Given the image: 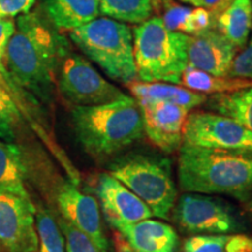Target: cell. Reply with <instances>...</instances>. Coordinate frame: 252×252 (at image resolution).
<instances>
[{
    "instance_id": "obj_1",
    "label": "cell",
    "mask_w": 252,
    "mask_h": 252,
    "mask_svg": "<svg viewBox=\"0 0 252 252\" xmlns=\"http://www.w3.org/2000/svg\"><path fill=\"white\" fill-rule=\"evenodd\" d=\"M17 18L4 64L23 89L40 103H50L59 64L69 50L68 43L56 28L36 12H28Z\"/></svg>"
},
{
    "instance_id": "obj_2",
    "label": "cell",
    "mask_w": 252,
    "mask_h": 252,
    "mask_svg": "<svg viewBox=\"0 0 252 252\" xmlns=\"http://www.w3.org/2000/svg\"><path fill=\"white\" fill-rule=\"evenodd\" d=\"M178 176L187 193L230 195L239 201L252 193V153L182 144Z\"/></svg>"
},
{
    "instance_id": "obj_3",
    "label": "cell",
    "mask_w": 252,
    "mask_h": 252,
    "mask_svg": "<svg viewBox=\"0 0 252 252\" xmlns=\"http://www.w3.org/2000/svg\"><path fill=\"white\" fill-rule=\"evenodd\" d=\"M71 123L76 139L94 159L115 156L145 135L139 104L132 96L94 106H74Z\"/></svg>"
},
{
    "instance_id": "obj_4",
    "label": "cell",
    "mask_w": 252,
    "mask_h": 252,
    "mask_svg": "<svg viewBox=\"0 0 252 252\" xmlns=\"http://www.w3.org/2000/svg\"><path fill=\"white\" fill-rule=\"evenodd\" d=\"M132 32L137 80L180 84L188 65L189 35L168 30L159 17L147 19Z\"/></svg>"
},
{
    "instance_id": "obj_5",
    "label": "cell",
    "mask_w": 252,
    "mask_h": 252,
    "mask_svg": "<svg viewBox=\"0 0 252 252\" xmlns=\"http://www.w3.org/2000/svg\"><path fill=\"white\" fill-rule=\"evenodd\" d=\"M69 37L111 80L126 86L137 82L133 32L127 24L98 17L69 32Z\"/></svg>"
},
{
    "instance_id": "obj_6",
    "label": "cell",
    "mask_w": 252,
    "mask_h": 252,
    "mask_svg": "<svg viewBox=\"0 0 252 252\" xmlns=\"http://www.w3.org/2000/svg\"><path fill=\"white\" fill-rule=\"evenodd\" d=\"M109 173L137 195L153 216L168 219L178 189L172 176V162L167 158L132 153L113 161Z\"/></svg>"
},
{
    "instance_id": "obj_7",
    "label": "cell",
    "mask_w": 252,
    "mask_h": 252,
    "mask_svg": "<svg viewBox=\"0 0 252 252\" xmlns=\"http://www.w3.org/2000/svg\"><path fill=\"white\" fill-rule=\"evenodd\" d=\"M56 83L62 96L74 106L103 105L128 96L106 81L87 59L70 49L60 62Z\"/></svg>"
},
{
    "instance_id": "obj_8",
    "label": "cell",
    "mask_w": 252,
    "mask_h": 252,
    "mask_svg": "<svg viewBox=\"0 0 252 252\" xmlns=\"http://www.w3.org/2000/svg\"><path fill=\"white\" fill-rule=\"evenodd\" d=\"M184 143L235 152L252 153V132L235 119L216 112H189Z\"/></svg>"
},
{
    "instance_id": "obj_9",
    "label": "cell",
    "mask_w": 252,
    "mask_h": 252,
    "mask_svg": "<svg viewBox=\"0 0 252 252\" xmlns=\"http://www.w3.org/2000/svg\"><path fill=\"white\" fill-rule=\"evenodd\" d=\"M174 219L182 229L195 235L230 234L238 226L226 204L200 193L182 195L174 206Z\"/></svg>"
},
{
    "instance_id": "obj_10",
    "label": "cell",
    "mask_w": 252,
    "mask_h": 252,
    "mask_svg": "<svg viewBox=\"0 0 252 252\" xmlns=\"http://www.w3.org/2000/svg\"><path fill=\"white\" fill-rule=\"evenodd\" d=\"M32 200L0 194V245L5 252H35L39 236Z\"/></svg>"
},
{
    "instance_id": "obj_11",
    "label": "cell",
    "mask_w": 252,
    "mask_h": 252,
    "mask_svg": "<svg viewBox=\"0 0 252 252\" xmlns=\"http://www.w3.org/2000/svg\"><path fill=\"white\" fill-rule=\"evenodd\" d=\"M0 100L24 118L28 127L35 132L37 137H40V139L52 151L65 172L71 171L74 165L60 149L50 133L47 121L41 111V103L11 77L4 63L0 64Z\"/></svg>"
},
{
    "instance_id": "obj_12",
    "label": "cell",
    "mask_w": 252,
    "mask_h": 252,
    "mask_svg": "<svg viewBox=\"0 0 252 252\" xmlns=\"http://www.w3.org/2000/svg\"><path fill=\"white\" fill-rule=\"evenodd\" d=\"M56 203L62 219L86 234L100 252L109 251V243L104 235L102 216L97 200L78 189V186L67 181L56 195Z\"/></svg>"
},
{
    "instance_id": "obj_13",
    "label": "cell",
    "mask_w": 252,
    "mask_h": 252,
    "mask_svg": "<svg viewBox=\"0 0 252 252\" xmlns=\"http://www.w3.org/2000/svg\"><path fill=\"white\" fill-rule=\"evenodd\" d=\"M96 193L100 209L112 228L133 224L153 216L150 208L109 172L98 176Z\"/></svg>"
},
{
    "instance_id": "obj_14",
    "label": "cell",
    "mask_w": 252,
    "mask_h": 252,
    "mask_svg": "<svg viewBox=\"0 0 252 252\" xmlns=\"http://www.w3.org/2000/svg\"><path fill=\"white\" fill-rule=\"evenodd\" d=\"M143 116L145 135L163 152L180 150L189 110L172 103H138Z\"/></svg>"
},
{
    "instance_id": "obj_15",
    "label": "cell",
    "mask_w": 252,
    "mask_h": 252,
    "mask_svg": "<svg viewBox=\"0 0 252 252\" xmlns=\"http://www.w3.org/2000/svg\"><path fill=\"white\" fill-rule=\"evenodd\" d=\"M237 48L215 28L189 35L188 65L215 76H228Z\"/></svg>"
},
{
    "instance_id": "obj_16",
    "label": "cell",
    "mask_w": 252,
    "mask_h": 252,
    "mask_svg": "<svg viewBox=\"0 0 252 252\" xmlns=\"http://www.w3.org/2000/svg\"><path fill=\"white\" fill-rule=\"evenodd\" d=\"M122 252H176L179 237L173 226L161 220H144L116 228Z\"/></svg>"
},
{
    "instance_id": "obj_17",
    "label": "cell",
    "mask_w": 252,
    "mask_h": 252,
    "mask_svg": "<svg viewBox=\"0 0 252 252\" xmlns=\"http://www.w3.org/2000/svg\"><path fill=\"white\" fill-rule=\"evenodd\" d=\"M31 159L30 147L0 140V194L32 200L25 185Z\"/></svg>"
},
{
    "instance_id": "obj_18",
    "label": "cell",
    "mask_w": 252,
    "mask_h": 252,
    "mask_svg": "<svg viewBox=\"0 0 252 252\" xmlns=\"http://www.w3.org/2000/svg\"><path fill=\"white\" fill-rule=\"evenodd\" d=\"M132 97L138 103L165 102L184 106L190 111L207 102V96L195 93L179 84L165 82H134L128 86Z\"/></svg>"
},
{
    "instance_id": "obj_19",
    "label": "cell",
    "mask_w": 252,
    "mask_h": 252,
    "mask_svg": "<svg viewBox=\"0 0 252 252\" xmlns=\"http://www.w3.org/2000/svg\"><path fill=\"white\" fill-rule=\"evenodd\" d=\"M47 20L59 31L70 32L98 18V0H45Z\"/></svg>"
},
{
    "instance_id": "obj_20",
    "label": "cell",
    "mask_w": 252,
    "mask_h": 252,
    "mask_svg": "<svg viewBox=\"0 0 252 252\" xmlns=\"http://www.w3.org/2000/svg\"><path fill=\"white\" fill-rule=\"evenodd\" d=\"M214 28L237 49L247 46L252 30L251 0H234L215 17Z\"/></svg>"
},
{
    "instance_id": "obj_21",
    "label": "cell",
    "mask_w": 252,
    "mask_h": 252,
    "mask_svg": "<svg viewBox=\"0 0 252 252\" xmlns=\"http://www.w3.org/2000/svg\"><path fill=\"white\" fill-rule=\"evenodd\" d=\"M179 86L198 94H219L252 87V81L229 76H215L209 72L198 70L190 65H187L182 74Z\"/></svg>"
},
{
    "instance_id": "obj_22",
    "label": "cell",
    "mask_w": 252,
    "mask_h": 252,
    "mask_svg": "<svg viewBox=\"0 0 252 252\" xmlns=\"http://www.w3.org/2000/svg\"><path fill=\"white\" fill-rule=\"evenodd\" d=\"M206 103L214 112L235 119L252 132V87L213 94Z\"/></svg>"
},
{
    "instance_id": "obj_23",
    "label": "cell",
    "mask_w": 252,
    "mask_h": 252,
    "mask_svg": "<svg viewBox=\"0 0 252 252\" xmlns=\"http://www.w3.org/2000/svg\"><path fill=\"white\" fill-rule=\"evenodd\" d=\"M182 252H252V236L195 235L186 239Z\"/></svg>"
},
{
    "instance_id": "obj_24",
    "label": "cell",
    "mask_w": 252,
    "mask_h": 252,
    "mask_svg": "<svg viewBox=\"0 0 252 252\" xmlns=\"http://www.w3.org/2000/svg\"><path fill=\"white\" fill-rule=\"evenodd\" d=\"M103 17L124 24L139 25L151 18L152 0H98Z\"/></svg>"
},
{
    "instance_id": "obj_25",
    "label": "cell",
    "mask_w": 252,
    "mask_h": 252,
    "mask_svg": "<svg viewBox=\"0 0 252 252\" xmlns=\"http://www.w3.org/2000/svg\"><path fill=\"white\" fill-rule=\"evenodd\" d=\"M36 230L39 248L35 252H67L61 229L48 209L36 208Z\"/></svg>"
},
{
    "instance_id": "obj_26",
    "label": "cell",
    "mask_w": 252,
    "mask_h": 252,
    "mask_svg": "<svg viewBox=\"0 0 252 252\" xmlns=\"http://www.w3.org/2000/svg\"><path fill=\"white\" fill-rule=\"evenodd\" d=\"M58 224L64 237L67 252H100L96 244L86 234L71 225L64 219H60Z\"/></svg>"
},
{
    "instance_id": "obj_27",
    "label": "cell",
    "mask_w": 252,
    "mask_h": 252,
    "mask_svg": "<svg viewBox=\"0 0 252 252\" xmlns=\"http://www.w3.org/2000/svg\"><path fill=\"white\" fill-rule=\"evenodd\" d=\"M24 125V118L0 100V140L18 143Z\"/></svg>"
},
{
    "instance_id": "obj_28",
    "label": "cell",
    "mask_w": 252,
    "mask_h": 252,
    "mask_svg": "<svg viewBox=\"0 0 252 252\" xmlns=\"http://www.w3.org/2000/svg\"><path fill=\"white\" fill-rule=\"evenodd\" d=\"M214 24H215V17L213 13L201 7H191L182 25L181 33L187 34V35H195V34L212 30L214 28Z\"/></svg>"
},
{
    "instance_id": "obj_29",
    "label": "cell",
    "mask_w": 252,
    "mask_h": 252,
    "mask_svg": "<svg viewBox=\"0 0 252 252\" xmlns=\"http://www.w3.org/2000/svg\"><path fill=\"white\" fill-rule=\"evenodd\" d=\"M229 77L252 81V37L232 61L228 72Z\"/></svg>"
},
{
    "instance_id": "obj_30",
    "label": "cell",
    "mask_w": 252,
    "mask_h": 252,
    "mask_svg": "<svg viewBox=\"0 0 252 252\" xmlns=\"http://www.w3.org/2000/svg\"><path fill=\"white\" fill-rule=\"evenodd\" d=\"M165 8V14L161 18L165 26L171 31L181 32L182 25H184V21L189 11L191 9V6L174 4L172 1L168 5H166Z\"/></svg>"
},
{
    "instance_id": "obj_31",
    "label": "cell",
    "mask_w": 252,
    "mask_h": 252,
    "mask_svg": "<svg viewBox=\"0 0 252 252\" xmlns=\"http://www.w3.org/2000/svg\"><path fill=\"white\" fill-rule=\"evenodd\" d=\"M36 0H0V18L14 19L31 12Z\"/></svg>"
},
{
    "instance_id": "obj_32",
    "label": "cell",
    "mask_w": 252,
    "mask_h": 252,
    "mask_svg": "<svg viewBox=\"0 0 252 252\" xmlns=\"http://www.w3.org/2000/svg\"><path fill=\"white\" fill-rule=\"evenodd\" d=\"M182 4L189 5L191 7H201L209 11L214 17L223 12L234 0H179Z\"/></svg>"
},
{
    "instance_id": "obj_33",
    "label": "cell",
    "mask_w": 252,
    "mask_h": 252,
    "mask_svg": "<svg viewBox=\"0 0 252 252\" xmlns=\"http://www.w3.org/2000/svg\"><path fill=\"white\" fill-rule=\"evenodd\" d=\"M15 31V20L11 18H0V64L4 63L6 48Z\"/></svg>"
},
{
    "instance_id": "obj_34",
    "label": "cell",
    "mask_w": 252,
    "mask_h": 252,
    "mask_svg": "<svg viewBox=\"0 0 252 252\" xmlns=\"http://www.w3.org/2000/svg\"><path fill=\"white\" fill-rule=\"evenodd\" d=\"M152 4H153V8L158 9L161 6V2H160V0H152Z\"/></svg>"
},
{
    "instance_id": "obj_35",
    "label": "cell",
    "mask_w": 252,
    "mask_h": 252,
    "mask_svg": "<svg viewBox=\"0 0 252 252\" xmlns=\"http://www.w3.org/2000/svg\"><path fill=\"white\" fill-rule=\"evenodd\" d=\"M160 2H161V5L166 6V5H168L169 2H172V0H160Z\"/></svg>"
},
{
    "instance_id": "obj_36",
    "label": "cell",
    "mask_w": 252,
    "mask_h": 252,
    "mask_svg": "<svg viewBox=\"0 0 252 252\" xmlns=\"http://www.w3.org/2000/svg\"><path fill=\"white\" fill-rule=\"evenodd\" d=\"M250 212H251V214H252V201L250 202Z\"/></svg>"
},
{
    "instance_id": "obj_37",
    "label": "cell",
    "mask_w": 252,
    "mask_h": 252,
    "mask_svg": "<svg viewBox=\"0 0 252 252\" xmlns=\"http://www.w3.org/2000/svg\"><path fill=\"white\" fill-rule=\"evenodd\" d=\"M0 252H5V251H4V249L1 248V245H0Z\"/></svg>"
},
{
    "instance_id": "obj_38",
    "label": "cell",
    "mask_w": 252,
    "mask_h": 252,
    "mask_svg": "<svg viewBox=\"0 0 252 252\" xmlns=\"http://www.w3.org/2000/svg\"><path fill=\"white\" fill-rule=\"evenodd\" d=\"M251 2H252V0H251Z\"/></svg>"
}]
</instances>
